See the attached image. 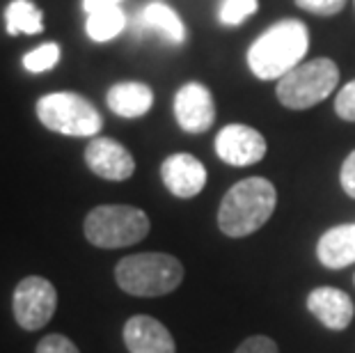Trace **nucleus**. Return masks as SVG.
I'll return each mask as SVG.
<instances>
[{
  "instance_id": "9b49d317",
  "label": "nucleus",
  "mask_w": 355,
  "mask_h": 353,
  "mask_svg": "<svg viewBox=\"0 0 355 353\" xmlns=\"http://www.w3.org/2000/svg\"><path fill=\"white\" fill-rule=\"evenodd\" d=\"M163 184L175 198L191 200L207 186V168L193 154H172L161 165Z\"/></svg>"
},
{
  "instance_id": "f257e3e1",
  "label": "nucleus",
  "mask_w": 355,
  "mask_h": 353,
  "mask_svg": "<svg viewBox=\"0 0 355 353\" xmlns=\"http://www.w3.org/2000/svg\"><path fill=\"white\" fill-rule=\"evenodd\" d=\"M307 49V26L298 19H284L257 37V42L248 49V67L257 78L279 80L300 64Z\"/></svg>"
},
{
  "instance_id": "ddd939ff",
  "label": "nucleus",
  "mask_w": 355,
  "mask_h": 353,
  "mask_svg": "<svg viewBox=\"0 0 355 353\" xmlns=\"http://www.w3.org/2000/svg\"><path fill=\"white\" fill-rule=\"evenodd\" d=\"M307 310L330 330H344L351 326L355 305L346 291L337 287H319L307 296Z\"/></svg>"
},
{
  "instance_id": "412c9836",
  "label": "nucleus",
  "mask_w": 355,
  "mask_h": 353,
  "mask_svg": "<svg viewBox=\"0 0 355 353\" xmlns=\"http://www.w3.org/2000/svg\"><path fill=\"white\" fill-rule=\"evenodd\" d=\"M335 112L342 119H346V122H355V80L346 83V85L337 92Z\"/></svg>"
},
{
  "instance_id": "9d476101",
  "label": "nucleus",
  "mask_w": 355,
  "mask_h": 353,
  "mask_svg": "<svg viewBox=\"0 0 355 353\" xmlns=\"http://www.w3.org/2000/svg\"><path fill=\"white\" fill-rule=\"evenodd\" d=\"M177 124L186 133H202L214 126L216 106L211 89L202 83H186L175 96Z\"/></svg>"
},
{
  "instance_id": "0eeeda50",
  "label": "nucleus",
  "mask_w": 355,
  "mask_h": 353,
  "mask_svg": "<svg viewBox=\"0 0 355 353\" xmlns=\"http://www.w3.org/2000/svg\"><path fill=\"white\" fill-rule=\"evenodd\" d=\"M58 291L53 282L42 275L24 277L12 296L14 319L24 330H42L55 314Z\"/></svg>"
},
{
  "instance_id": "a211bd4d",
  "label": "nucleus",
  "mask_w": 355,
  "mask_h": 353,
  "mask_svg": "<svg viewBox=\"0 0 355 353\" xmlns=\"http://www.w3.org/2000/svg\"><path fill=\"white\" fill-rule=\"evenodd\" d=\"M126 28V14L122 7H108V10H99L87 14L85 30L92 42H110Z\"/></svg>"
},
{
  "instance_id": "1a4fd4ad",
  "label": "nucleus",
  "mask_w": 355,
  "mask_h": 353,
  "mask_svg": "<svg viewBox=\"0 0 355 353\" xmlns=\"http://www.w3.org/2000/svg\"><path fill=\"white\" fill-rule=\"evenodd\" d=\"M85 163L96 177L108 182H124L135 172V161L122 142L94 136L85 147Z\"/></svg>"
},
{
  "instance_id": "39448f33",
  "label": "nucleus",
  "mask_w": 355,
  "mask_h": 353,
  "mask_svg": "<svg viewBox=\"0 0 355 353\" xmlns=\"http://www.w3.org/2000/svg\"><path fill=\"white\" fill-rule=\"evenodd\" d=\"M339 69L330 58H316L300 62L277 80V101L284 108L307 110L335 92Z\"/></svg>"
},
{
  "instance_id": "f8f14e48",
  "label": "nucleus",
  "mask_w": 355,
  "mask_h": 353,
  "mask_svg": "<svg viewBox=\"0 0 355 353\" xmlns=\"http://www.w3.org/2000/svg\"><path fill=\"white\" fill-rule=\"evenodd\" d=\"M124 344L128 353H177L175 337L161 321L135 314L124 324Z\"/></svg>"
},
{
  "instance_id": "393cba45",
  "label": "nucleus",
  "mask_w": 355,
  "mask_h": 353,
  "mask_svg": "<svg viewBox=\"0 0 355 353\" xmlns=\"http://www.w3.org/2000/svg\"><path fill=\"white\" fill-rule=\"evenodd\" d=\"M339 182H342V189L349 198L355 200V149L346 156V161L342 163V172H339Z\"/></svg>"
},
{
  "instance_id": "7ed1b4c3",
  "label": "nucleus",
  "mask_w": 355,
  "mask_h": 353,
  "mask_svg": "<svg viewBox=\"0 0 355 353\" xmlns=\"http://www.w3.org/2000/svg\"><path fill=\"white\" fill-rule=\"evenodd\" d=\"M119 289L131 296L158 298L175 291L184 280V266L165 252H140L119 259L115 266Z\"/></svg>"
},
{
  "instance_id": "aec40b11",
  "label": "nucleus",
  "mask_w": 355,
  "mask_h": 353,
  "mask_svg": "<svg viewBox=\"0 0 355 353\" xmlns=\"http://www.w3.org/2000/svg\"><path fill=\"white\" fill-rule=\"evenodd\" d=\"M259 10L257 0H223L220 5V24L223 26H241L248 17Z\"/></svg>"
},
{
  "instance_id": "6e6552de",
  "label": "nucleus",
  "mask_w": 355,
  "mask_h": 353,
  "mask_svg": "<svg viewBox=\"0 0 355 353\" xmlns=\"http://www.w3.org/2000/svg\"><path fill=\"white\" fill-rule=\"evenodd\" d=\"M266 138L245 124H230L216 136V154L234 168L259 163L266 156Z\"/></svg>"
},
{
  "instance_id": "a878e982",
  "label": "nucleus",
  "mask_w": 355,
  "mask_h": 353,
  "mask_svg": "<svg viewBox=\"0 0 355 353\" xmlns=\"http://www.w3.org/2000/svg\"><path fill=\"white\" fill-rule=\"evenodd\" d=\"M122 0H83V10L87 14L99 12V10H108V7H117Z\"/></svg>"
},
{
  "instance_id": "2eb2a0df",
  "label": "nucleus",
  "mask_w": 355,
  "mask_h": 353,
  "mask_svg": "<svg viewBox=\"0 0 355 353\" xmlns=\"http://www.w3.org/2000/svg\"><path fill=\"white\" fill-rule=\"evenodd\" d=\"M319 261L328 268H344L355 261V223L337 225L316 243Z\"/></svg>"
},
{
  "instance_id": "f03ea898",
  "label": "nucleus",
  "mask_w": 355,
  "mask_h": 353,
  "mask_svg": "<svg viewBox=\"0 0 355 353\" xmlns=\"http://www.w3.org/2000/svg\"><path fill=\"white\" fill-rule=\"evenodd\" d=\"M275 205V186L263 177H248L225 193L218 209V227L232 239H243L268 223Z\"/></svg>"
},
{
  "instance_id": "4468645a",
  "label": "nucleus",
  "mask_w": 355,
  "mask_h": 353,
  "mask_svg": "<svg viewBox=\"0 0 355 353\" xmlns=\"http://www.w3.org/2000/svg\"><path fill=\"white\" fill-rule=\"evenodd\" d=\"M108 108L119 117L135 119L147 115L154 106V92L152 87L138 80H124L117 83L108 89Z\"/></svg>"
},
{
  "instance_id": "5701e85b",
  "label": "nucleus",
  "mask_w": 355,
  "mask_h": 353,
  "mask_svg": "<svg viewBox=\"0 0 355 353\" xmlns=\"http://www.w3.org/2000/svg\"><path fill=\"white\" fill-rule=\"evenodd\" d=\"M35 353H80L78 347L73 344L69 337L64 335H46L44 340L37 344V351Z\"/></svg>"
},
{
  "instance_id": "b1692460",
  "label": "nucleus",
  "mask_w": 355,
  "mask_h": 353,
  "mask_svg": "<svg viewBox=\"0 0 355 353\" xmlns=\"http://www.w3.org/2000/svg\"><path fill=\"white\" fill-rule=\"evenodd\" d=\"M234 353H279L277 344L266 335H252L245 342L239 344V349Z\"/></svg>"
},
{
  "instance_id": "dca6fc26",
  "label": "nucleus",
  "mask_w": 355,
  "mask_h": 353,
  "mask_svg": "<svg viewBox=\"0 0 355 353\" xmlns=\"http://www.w3.org/2000/svg\"><path fill=\"white\" fill-rule=\"evenodd\" d=\"M140 24L145 28L158 30L165 40L172 44H181L186 40V26L184 21L179 19V14L172 10V7L163 5V3H152L147 5L140 14Z\"/></svg>"
},
{
  "instance_id": "4be33fe9",
  "label": "nucleus",
  "mask_w": 355,
  "mask_h": 353,
  "mask_svg": "<svg viewBox=\"0 0 355 353\" xmlns=\"http://www.w3.org/2000/svg\"><path fill=\"white\" fill-rule=\"evenodd\" d=\"M346 3L349 0H296L300 10L316 14V17H335L337 12L344 10Z\"/></svg>"
},
{
  "instance_id": "6ab92c4d",
  "label": "nucleus",
  "mask_w": 355,
  "mask_h": 353,
  "mask_svg": "<svg viewBox=\"0 0 355 353\" xmlns=\"http://www.w3.org/2000/svg\"><path fill=\"white\" fill-rule=\"evenodd\" d=\"M58 60H60V46L55 42H49L33 49L28 55H24V67L30 74H44L51 71L58 64Z\"/></svg>"
},
{
  "instance_id": "f3484780",
  "label": "nucleus",
  "mask_w": 355,
  "mask_h": 353,
  "mask_svg": "<svg viewBox=\"0 0 355 353\" xmlns=\"http://www.w3.org/2000/svg\"><path fill=\"white\" fill-rule=\"evenodd\" d=\"M7 35H40L44 33V14L33 0H12L5 10Z\"/></svg>"
},
{
  "instance_id": "423d86ee",
  "label": "nucleus",
  "mask_w": 355,
  "mask_h": 353,
  "mask_svg": "<svg viewBox=\"0 0 355 353\" xmlns=\"http://www.w3.org/2000/svg\"><path fill=\"white\" fill-rule=\"evenodd\" d=\"M37 117L53 133L73 138H94L103 117L96 106L76 92H51L37 101Z\"/></svg>"
},
{
  "instance_id": "20e7f679",
  "label": "nucleus",
  "mask_w": 355,
  "mask_h": 353,
  "mask_svg": "<svg viewBox=\"0 0 355 353\" xmlns=\"http://www.w3.org/2000/svg\"><path fill=\"white\" fill-rule=\"evenodd\" d=\"M149 216L138 207L128 205H101L85 216L83 232L96 248H126L140 243L149 234Z\"/></svg>"
}]
</instances>
